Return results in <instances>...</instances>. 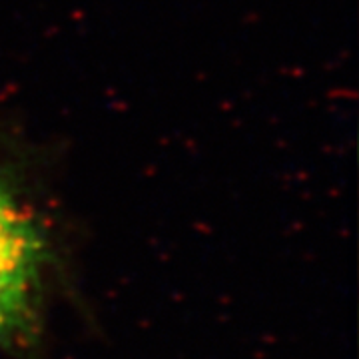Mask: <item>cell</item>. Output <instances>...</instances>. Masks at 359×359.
<instances>
[{
	"label": "cell",
	"instance_id": "1",
	"mask_svg": "<svg viewBox=\"0 0 359 359\" xmlns=\"http://www.w3.org/2000/svg\"><path fill=\"white\" fill-rule=\"evenodd\" d=\"M48 266V242L32 210L0 172V347L36 341Z\"/></svg>",
	"mask_w": 359,
	"mask_h": 359
}]
</instances>
